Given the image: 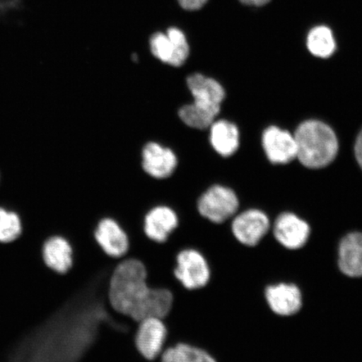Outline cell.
<instances>
[{
    "label": "cell",
    "mask_w": 362,
    "mask_h": 362,
    "mask_svg": "<svg viewBox=\"0 0 362 362\" xmlns=\"http://www.w3.org/2000/svg\"><path fill=\"white\" fill-rule=\"evenodd\" d=\"M107 313L103 298L78 289L23 339L7 362H81Z\"/></svg>",
    "instance_id": "6da1fadb"
},
{
    "label": "cell",
    "mask_w": 362,
    "mask_h": 362,
    "mask_svg": "<svg viewBox=\"0 0 362 362\" xmlns=\"http://www.w3.org/2000/svg\"><path fill=\"white\" fill-rule=\"evenodd\" d=\"M107 300L112 309L139 322L148 317L165 319L173 305V293L151 288L141 261L125 257L117 262L108 283Z\"/></svg>",
    "instance_id": "7a4b0ae2"
},
{
    "label": "cell",
    "mask_w": 362,
    "mask_h": 362,
    "mask_svg": "<svg viewBox=\"0 0 362 362\" xmlns=\"http://www.w3.org/2000/svg\"><path fill=\"white\" fill-rule=\"evenodd\" d=\"M293 136L296 142V158L307 168H324L337 156V134L323 122L305 121L298 127Z\"/></svg>",
    "instance_id": "3957f363"
},
{
    "label": "cell",
    "mask_w": 362,
    "mask_h": 362,
    "mask_svg": "<svg viewBox=\"0 0 362 362\" xmlns=\"http://www.w3.org/2000/svg\"><path fill=\"white\" fill-rule=\"evenodd\" d=\"M174 275L185 289L196 291L206 286L211 272L206 257L197 249L188 247L176 255Z\"/></svg>",
    "instance_id": "277c9868"
},
{
    "label": "cell",
    "mask_w": 362,
    "mask_h": 362,
    "mask_svg": "<svg viewBox=\"0 0 362 362\" xmlns=\"http://www.w3.org/2000/svg\"><path fill=\"white\" fill-rule=\"evenodd\" d=\"M237 194L223 185H214L199 198L197 211L204 219L214 224H223L238 210Z\"/></svg>",
    "instance_id": "5b68a950"
},
{
    "label": "cell",
    "mask_w": 362,
    "mask_h": 362,
    "mask_svg": "<svg viewBox=\"0 0 362 362\" xmlns=\"http://www.w3.org/2000/svg\"><path fill=\"white\" fill-rule=\"evenodd\" d=\"M168 329L164 320L148 317L140 320L134 334V345L144 359L156 361L165 350Z\"/></svg>",
    "instance_id": "8992f818"
},
{
    "label": "cell",
    "mask_w": 362,
    "mask_h": 362,
    "mask_svg": "<svg viewBox=\"0 0 362 362\" xmlns=\"http://www.w3.org/2000/svg\"><path fill=\"white\" fill-rule=\"evenodd\" d=\"M153 56L162 62L175 67L187 62L189 48L187 37L178 28H170L166 33L153 34L151 39Z\"/></svg>",
    "instance_id": "52a82bcc"
},
{
    "label": "cell",
    "mask_w": 362,
    "mask_h": 362,
    "mask_svg": "<svg viewBox=\"0 0 362 362\" xmlns=\"http://www.w3.org/2000/svg\"><path fill=\"white\" fill-rule=\"evenodd\" d=\"M93 237L101 250L113 259H125L129 249V238L119 221L104 217L95 226Z\"/></svg>",
    "instance_id": "ba28073f"
},
{
    "label": "cell",
    "mask_w": 362,
    "mask_h": 362,
    "mask_svg": "<svg viewBox=\"0 0 362 362\" xmlns=\"http://www.w3.org/2000/svg\"><path fill=\"white\" fill-rule=\"evenodd\" d=\"M269 219L259 210H247L235 217L230 229L235 238L247 247H255L268 233Z\"/></svg>",
    "instance_id": "9c48e42d"
},
{
    "label": "cell",
    "mask_w": 362,
    "mask_h": 362,
    "mask_svg": "<svg viewBox=\"0 0 362 362\" xmlns=\"http://www.w3.org/2000/svg\"><path fill=\"white\" fill-rule=\"evenodd\" d=\"M187 85L194 105L212 115H218L226 96L225 90L218 81L197 74L189 76Z\"/></svg>",
    "instance_id": "30bf717a"
},
{
    "label": "cell",
    "mask_w": 362,
    "mask_h": 362,
    "mask_svg": "<svg viewBox=\"0 0 362 362\" xmlns=\"http://www.w3.org/2000/svg\"><path fill=\"white\" fill-rule=\"evenodd\" d=\"M179 216L166 206H158L149 210L143 219V232L146 238L156 243L168 241L170 235L177 229Z\"/></svg>",
    "instance_id": "8fae6325"
},
{
    "label": "cell",
    "mask_w": 362,
    "mask_h": 362,
    "mask_svg": "<svg viewBox=\"0 0 362 362\" xmlns=\"http://www.w3.org/2000/svg\"><path fill=\"white\" fill-rule=\"evenodd\" d=\"M274 235L284 247L296 250L307 243L310 235V228L305 221L296 214L285 212L276 220Z\"/></svg>",
    "instance_id": "7c38bea8"
},
{
    "label": "cell",
    "mask_w": 362,
    "mask_h": 362,
    "mask_svg": "<svg viewBox=\"0 0 362 362\" xmlns=\"http://www.w3.org/2000/svg\"><path fill=\"white\" fill-rule=\"evenodd\" d=\"M262 140L266 156L273 164H288L296 158V139L288 131L269 127L262 134Z\"/></svg>",
    "instance_id": "4fadbf2b"
},
{
    "label": "cell",
    "mask_w": 362,
    "mask_h": 362,
    "mask_svg": "<svg viewBox=\"0 0 362 362\" xmlns=\"http://www.w3.org/2000/svg\"><path fill=\"white\" fill-rule=\"evenodd\" d=\"M265 298L271 310L281 316L297 314L303 305L300 289L293 284L269 285L266 288Z\"/></svg>",
    "instance_id": "5bb4252c"
},
{
    "label": "cell",
    "mask_w": 362,
    "mask_h": 362,
    "mask_svg": "<svg viewBox=\"0 0 362 362\" xmlns=\"http://www.w3.org/2000/svg\"><path fill=\"white\" fill-rule=\"evenodd\" d=\"M143 168L153 178L165 179L169 177L177 165V158L170 148L161 144L151 142L143 149Z\"/></svg>",
    "instance_id": "9a60e30c"
},
{
    "label": "cell",
    "mask_w": 362,
    "mask_h": 362,
    "mask_svg": "<svg viewBox=\"0 0 362 362\" xmlns=\"http://www.w3.org/2000/svg\"><path fill=\"white\" fill-rule=\"evenodd\" d=\"M45 265L57 274L64 275L74 264V250L69 240L62 236L49 238L43 247Z\"/></svg>",
    "instance_id": "2e32d148"
},
{
    "label": "cell",
    "mask_w": 362,
    "mask_h": 362,
    "mask_svg": "<svg viewBox=\"0 0 362 362\" xmlns=\"http://www.w3.org/2000/svg\"><path fill=\"white\" fill-rule=\"evenodd\" d=\"M338 267L347 277H362V233H351L342 238L338 247Z\"/></svg>",
    "instance_id": "e0dca14e"
},
{
    "label": "cell",
    "mask_w": 362,
    "mask_h": 362,
    "mask_svg": "<svg viewBox=\"0 0 362 362\" xmlns=\"http://www.w3.org/2000/svg\"><path fill=\"white\" fill-rule=\"evenodd\" d=\"M212 147L223 157L234 155L239 147V131L237 126L228 120L214 122L210 126Z\"/></svg>",
    "instance_id": "ac0fdd59"
},
{
    "label": "cell",
    "mask_w": 362,
    "mask_h": 362,
    "mask_svg": "<svg viewBox=\"0 0 362 362\" xmlns=\"http://www.w3.org/2000/svg\"><path fill=\"white\" fill-rule=\"evenodd\" d=\"M160 362H218L203 348L180 342L166 347L160 357Z\"/></svg>",
    "instance_id": "d6986e66"
},
{
    "label": "cell",
    "mask_w": 362,
    "mask_h": 362,
    "mask_svg": "<svg viewBox=\"0 0 362 362\" xmlns=\"http://www.w3.org/2000/svg\"><path fill=\"white\" fill-rule=\"evenodd\" d=\"M306 43L308 49L316 57L327 59L336 52V40L332 30L327 26L319 25L311 29Z\"/></svg>",
    "instance_id": "ffe728a7"
},
{
    "label": "cell",
    "mask_w": 362,
    "mask_h": 362,
    "mask_svg": "<svg viewBox=\"0 0 362 362\" xmlns=\"http://www.w3.org/2000/svg\"><path fill=\"white\" fill-rule=\"evenodd\" d=\"M179 117L184 124L197 129H206L214 124L216 117L192 103L187 104L179 110Z\"/></svg>",
    "instance_id": "44dd1931"
},
{
    "label": "cell",
    "mask_w": 362,
    "mask_h": 362,
    "mask_svg": "<svg viewBox=\"0 0 362 362\" xmlns=\"http://www.w3.org/2000/svg\"><path fill=\"white\" fill-rule=\"evenodd\" d=\"M21 223L13 212L0 208V242L10 243L20 236Z\"/></svg>",
    "instance_id": "7402d4cb"
},
{
    "label": "cell",
    "mask_w": 362,
    "mask_h": 362,
    "mask_svg": "<svg viewBox=\"0 0 362 362\" xmlns=\"http://www.w3.org/2000/svg\"><path fill=\"white\" fill-rule=\"evenodd\" d=\"M178 1L185 10L193 11L200 10L208 0H178Z\"/></svg>",
    "instance_id": "603a6c76"
},
{
    "label": "cell",
    "mask_w": 362,
    "mask_h": 362,
    "mask_svg": "<svg viewBox=\"0 0 362 362\" xmlns=\"http://www.w3.org/2000/svg\"><path fill=\"white\" fill-rule=\"evenodd\" d=\"M355 156L357 163H358V165L362 170V129L356 138L355 144Z\"/></svg>",
    "instance_id": "cb8c5ba5"
},
{
    "label": "cell",
    "mask_w": 362,
    "mask_h": 362,
    "mask_svg": "<svg viewBox=\"0 0 362 362\" xmlns=\"http://www.w3.org/2000/svg\"><path fill=\"white\" fill-rule=\"evenodd\" d=\"M239 1L248 6L262 7L266 6L270 0H239Z\"/></svg>",
    "instance_id": "d4e9b609"
}]
</instances>
